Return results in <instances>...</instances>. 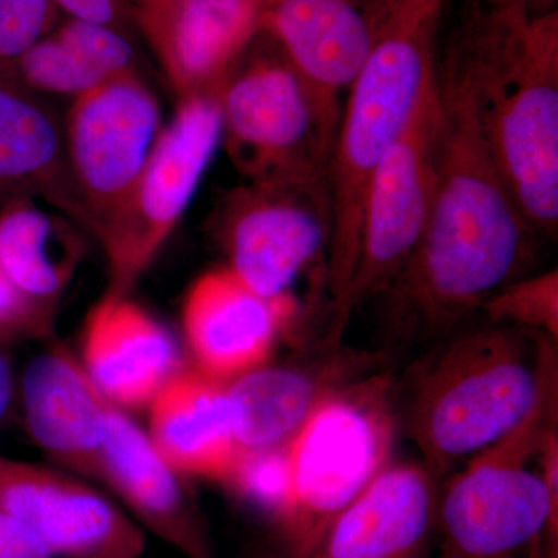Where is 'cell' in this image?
Here are the masks:
<instances>
[{
  "mask_svg": "<svg viewBox=\"0 0 558 558\" xmlns=\"http://www.w3.org/2000/svg\"><path fill=\"white\" fill-rule=\"evenodd\" d=\"M131 2L134 5L135 13H146V11L165 9V7L171 5L178 0H131Z\"/></svg>",
  "mask_w": 558,
  "mask_h": 558,
  "instance_id": "836d02e7",
  "label": "cell"
},
{
  "mask_svg": "<svg viewBox=\"0 0 558 558\" xmlns=\"http://www.w3.org/2000/svg\"><path fill=\"white\" fill-rule=\"evenodd\" d=\"M69 20L95 22L126 32L130 21L124 0H50Z\"/></svg>",
  "mask_w": 558,
  "mask_h": 558,
  "instance_id": "4dcf8cb0",
  "label": "cell"
},
{
  "mask_svg": "<svg viewBox=\"0 0 558 558\" xmlns=\"http://www.w3.org/2000/svg\"><path fill=\"white\" fill-rule=\"evenodd\" d=\"M438 126L435 75L405 131L371 180L357 263L343 295L329 307V323L323 332L326 340L343 341L354 312L387 292L417 247L435 194Z\"/></svg>",
  "mask_w": 558,
  "mask_h": 558,
  "instance_id": "ba28073f",
  "label": "cell"
},
{
  "mask_svg": "<svg viewBox=\"0 0 558 558\" xmlns=\"http://www.w3.org/2000/svg\"><path fill=\"white\" fill-rule=\"evenodd\" d=\"M439 484L421 461H391L303 548L281 558H425Z\"/></svg>",
  "mask_w": 558,
  "mask_h": 558,
  "instance_id": "5bb4252c",
  "label": "cell"
},
{
  "mask_svg": "<svg viewBox=\"0 0 558 558\" xmlns=\"http://www.w3.org/2000/svg\"><path fill=\"white\" fill-rule=\"evenodd\" d=\"M487 322L558 339V271L527 274L497 290L481 307Z\"/></svg>",
  "mask_w": 558,
  "mask_h": 558,
  "instance_id": "d4e9b609",
  "label": "cell"
},
{
  "mask_svg": "<svg viewBox=\"0 0 558 558\" xmlns=\"http://www.w3.org/2000/svg\"><path fill=\"white\" fill-rule=\"evenodd\" d=\"M149 438L185 478L222 484L241 453L223 381L182 368L149 403Z\"/></svg>",
  "mask_w": 558,
  "mask_h": 558,
  "instance_id": "44dd1931",
  "label": "cell"
},
{
  "mask_svg": "<svg viewBox=\"0 0 558 558\" xmlns=\"http://www.w3.org/2000/svg\"><path fill=\"white\" fill-rule=\"evenodd\" d=\"M14 398V373L5 348H0V424L9 414Z\"/></svg>",
  "mask_w": 558,
  "mask_h": 558,
  "instance_id": "1f68e13d",
  "label": "cell"
},
{
  "mask_svg": "<svg viewBox=\"0 0 558 558\" xmlns=\"http://www.w3.org/2000/svg\"><path fill=\"white\" fill-rule=\"evenodd\" d=\"M58 14L50 0H0V75L36 40L54 31Z\"/></svg>",
  "mask_w": 558,
  "mask_h": 558,
  "instance_id": "83f0119b",
  "label": "cell"
},
{
  "mask_svg": "<svg viewBox=\"0 0 558 558\" xmlns=\"http://www.w3.org/2000/svg\"><path fill=\"white\" fill-rule=\"evenodd\" d=\"M81 365L95 388L123 410L149 407L185 368L171 333L149 312L130 296L108 293L87 317Z\"/></svg>",
  "mask_w": 558,
  "mask_h": 558,
  "instance_id": "ffe728a7",
  "label": "cell"
},
{
  "mask_svg": "<svg viewBox=\"0 0 558 558\" xmlns=\"http://www.w3.org/2000/svg\"><path fill=\"white\" fill-rule=\"evenodd\" d=\"M330 227L326 194L247 182L223 199L216 219L226 269L256 295L300 307V279L314 270L328 277Z\"/></svg>",
  "mask_w": 558,
  "mask_h": 558,
  "instance_id": "30bf717a",
  "label": "cell"
},
{
  "mask_svg": "<svg viewBox=\"0 0 558 558\" xmlns=\"http://www.w3.org/2000/svg\"><path fill=\"white\" fill-rule=\"evenodd\" d=\"M83 245L65 220L28 199L0 213V274L25 296L53 311L75 274Z\"/></svg>",
  "mask_w": 558,
  "mask_h": 558,
  "instance_id": "603a6c76",
  "label": "cell"
},
{
  "mask_svg": "<svg viewBox=\"0 0 558 558\" xmlns=\"http://www.w3.org/2000/svg\"><path fill=\"white\" fill-rule=\"evenodd\" d=\"M53 311L40 306L0 274V348L47 336Z\"/></svg>",
  "mask_w": 558,
  "mask_h": 558,
  "instance_id": "f1b7e54d",
  "label": "cell"
},
{
  "mask_svg": "<svg viewBox=\"0 0 558 558\" xmlns=\"http://www.w3.org/2000/svg\"><path fill=\"white\" fill-rule=\"evenodd\" d=\"M399 435L398 376L385 368L323 400L286 446V553L303 548L392 461Z\"/></svg>",
  "mask_w": 558,
  "mask_h": 558,
  "instance_id": "52a82bcc",
  "label": "cell"
},
{
  "mask_svg": "<svg viewBox=\"0 0 558 558\" xmlns=\"http://www.w3.org/2000/svg\"><path fill=\"white\" fill-rule=\"evenodd\" d=\"M163 128L159 100L137 72L73 98L64 123L65 154L81 222L92 233L134 189Z\"/></svg>",
  "mask_w": 558,
  "mask_h": 558,
  "instance_id": "8fae6325",
  "label": "cell"
},
{
  "mask_svg": "<svg viewBox=\"0 0 558 558\" xmlns=\"http://www.w3.org/2000/svg\"><path fill=\"white\" fill-rule=\"evenodd\" d=\"M0 194L46 197L81 222L64 123L38 95L0 78Z\"/></svg>",
  "mask_w": 558,
  "mask_h": 558,
  "instance_id": "7402d4cb",
  "label": "cell"
},
{
  "mask_svg": "<svg viewBox=\"0 0 558 558\" xmlns=\"http://www.w3.org/2000/svg\"><path fill=\"white\" fill-rule=\"evenodd\" d=\"M21 402L28 435L44 453L70 472L100 480L106 399L64 344L28 363Z\"/></svg>",
  "mask_w": 558,
  "mask_h": 558,
  "instance_id": "d6986e66",
  "label": "cell"
},
{
  "mask_svg": "<svg viewBox=\"0 0 558 558\" xmlns=\"http://www.w3.org/2000/svg\"><path fill=\"white\" fill-rule=\"evenodd\" d=\"M264 0H178L135 13L180 100L218 97L259 33Z\"/></svg>",
  "mask_w": 558,
  "mask_h": 558,
  "instance_id": "9a60e30c",
  "label": "cell"
},
{
  "mask_svg": "<svg viewBox=\"0 0 558 558\" xmlns=\"http://www.w3.org/2000/svg\"><path fill=\"white\" fill-rule=\"evenodd\" d=\"M222 484L274 521L278 529L284 523L289 509L286 447L274 450H241Z\"/></svg>",
  "mask_w": 558,
  "mask_h": 558,
  "instance_id": "484cf974",
  "label": "cell"
},
{
  "mask_svg": "<svg viewBox=\"0 0 558 558\" xmlns=\"http://www.w3.org/2000/svg\"><path fill=\"white\" fill-rule=\"evenodd\" d=\"M436 183L427 226L385 300L388 340L433 343L497 290L529 274L538 234L521 215L484 137L468 70L444 46Z\"/></svg>",
  "mask_w": 558,
  "mask_h": 558,
  "instance_id": "6da1fadb",
  "label": "cell"
},
{
  "mask_svg": "<svg viewBox=\"0 0 558 558\" xmlns=\"http://www.w3.org/2000/svg\"><path fill=\"white\" fill-rule=\"evenodd\" d=\"M447 47L468 70L484 137L538 236L558 229V11L519 0H469Z\"/></svg>",
  "mask_w": 558,
  "mask_h": 558,
  "instance_id": "7a4b0ae2",
  "label": "cell"
},
{
  "mask_svg": "<svg viewBox=\"0 0 558 558\" xmlns=\"http://www.w3.org/2000/svg\"><path fill=\"white\" fill-rule=\"evenodd\" d=\"M303 307L256 295L226 267L202 275L183 303L182 325L194 368L236 379L269 362L279 339L299 328Z\"/></svg>",
  "mask_w": 558,
  "mask_h": 558,
  "instance_id": "2e32d148",
  "label": "cell"
},
{
  "mask_svg": "<svg viewBox=\"0 0 558 558\" xmlns=\"http://www.w3.org/2000/svg\"><path fill=\"white\" fill-rule=\"evenodd\" d=\"M444 2H446V0H444Z\"/></svg>",
  "mask_w": 558,
  "mask_h": 558,
  "instance_id": "e575fe53",
  "label": "cell"
},
{
  "mask_svg": "<svg viewBox=\"0 0 558 558\" xmlns=\"http://www.w3.org/2000/svg\"><path fill=\"white\" fill-rule=\"evenodd\" d=\"M100 481L126 505L138 526L180 556L213 558L207 523L185 476L165 461L148 433L108 399Z\"/></svg>",
  "mask_w": 558,
  "mask_h": 558,
  "instance_id": "e0dca14e",
  "label": "cell"
},
{
  "mask_svg": "<svg viewBox=\"0 0 558 558\" xmlns=\"http://www.w3.org/2000/svg\"><path fill=\"white\" fill-rule=\"evenodd\" d=\"M388 362L387 349L366 351L322 336L300 357L264 363L227 381L241 450L282 449L336 389L387 368Z\"/></svg>",
  "mask_w": 558,
  "mask_h": 558,
  "instance_id": "4fadbf2b",
  "label": "cell"
},
{
  "mask_svg": "<svg viewBox=\"0 0 558 558\" xmlns=\"http://www.w3.org/2000/svg\"><path fill=\"white\" fill-rule=\"evenodd\" d=\"M0 78L14 81L36 95H65L72 98L102 83L53 32L28 47Z\"/></svg>",
  "mask_w": 558,
  "mask_h": 558,
  "instance_id": "cb8c5ba5",
  "label": "cell"
},
{
  "mask_svg": "<svg viewBox=\"0 0 558 558\" xmlns=\"http://www.w3.org/2000/svg\"><path fill=\"white\" fill-rule=\"evenodd\" d=\"M0 509L35 532L54 557L140 558L143 529L86 483L0 454Z\"/></svg>",
  "mask_w": 558,
  "mask_h": 558,
  "instance_id": "7c38bea8",
  "label": "cell"
},
{
  "mask_svg": "<svg viewBox=\"0 0 558 558\" xmlns=\"http://www.w3.org/2000/svg\"><path fill=\"white\" fill-rule=\"evenodd\" d=\"M557 416L554 365L526 416L439 486V558H515L543 539L557 558L558 486L531 468Z\"/></svg>",
  "mask_w": 558,
  "mask_h": 558,
  "instance_id": "5b68a950",
  "label": "cell"
},
{
  "mask_svg": "<svg viewBox=\"0 0 558 558\" xmlns=\"http://www.w3.org/2000/svg\"><path fill=\"white\" fill-rule=\"evenodd\" d=\"M389 0H264L259 31L318 89L341 97L368 61Z\"/></svg>",
  "mask_w": 558,
  "mask_h": 558,
  "instance_id": "ac0fdd59",
  "label": "cell"
},
{
  "mask_svg": "<svg viewBox=\"0 0 558 558\" xmlns=\"http://www.w3.org/2000/svg\"><path fill=\"white\" fill-rule=\"evenodd\" d=\"M444 0H389L368 61L347 92L329 168V307L357 263L374 172L436 75Z\"/></svg>",
  "mask_w": 558,
  "mask_h": 558,
  "instance_id": "277c9868",
  "label": "cell"
},
{
  "mask_svg": "<svg viewBox=\"0 0 558 558\" xmlns=\"http://www.w3.org/2000/svg\"><path fill=\"white\" fill-rule=\"evenodd\" d=\"M220 138L218 97L179 101L134 189L94 233L108 264V295L130 296L189 208Z\"/></svg>",
  "mask_w": 558,
  "mask_h": 558,
  "instance_id": "9c48e42d",
  "label": "cell"
},
{
  "mask_svg": "<svg viewBox=\"0 0 558 558\" xmlns=\"http://www.w3.org/2000/svg\"><path fill=\"white\" fill-rule=\"evenodd\" d=\"M222 138L247 183L329 196L341 98L296 72L259 31L219 98Z\"/></svg>",
  "mask_w": 558,
  "mask_h": 558,
  "instance_id": "8992f818",
  "label": "cell"
},
{
  "mask_svg": "<svg viewBox=\"0 0 558 558\" xmlns=\"http://www.w3.org/2000/svg\"><path fill=\"white\" fill-rule=\"evenodd\" d=\"M53 33L102 83L135 72V51L126 32L68 17Z\"/></svg>",
  "mask_w": 558,
  "mask_h": 558,
  "instance_id": "4316f807",
  "label": "cell"
},
{
  "mask_svg": "<svg viewBox=\"0 0 558 558\" xmlns=\"http://www.w3.org/2000/svg\"><path fill=\"white\" fill-rule=\"evenodd\" d=\"M529 16L537 17L557 11V0H519Z\"/></svg>",
  "mask_w": 558,
  "mask_h": 558,
  "instance_id": "d6a6232c",
  "label": "cell"
},
{
  "mask_svg": "<svg viewBox=\"0 0 558 558\" xmlns=\"http://www.w3.org/2000/svg\"><path fill=\"white\" fill-rule=\"evenodd\" d=\"M556 363L557 341L543 333L465 323L398 377L399 433L440 483L526 416Z\"/></svg>",
  "mask_w": 558,
  "mask_h": 558,
  "instance_id": "3957f363",
  "label": "cell"
},
{
  "mask_svg": "<svg viewBox=\"0 0 558 558\" xmlns=\"http://www.w3.org/2000/svg\"><path fill=\"white\" fill-rule=\"evenodd\" d=\"M0 558H54L32 531L7 510L0 509Z\"/></svg>",
  "mask_w": 558,
  "mask_h": 558,
  "instance_id": "f546056e",
  "label": "cell"
}]
</instances>
